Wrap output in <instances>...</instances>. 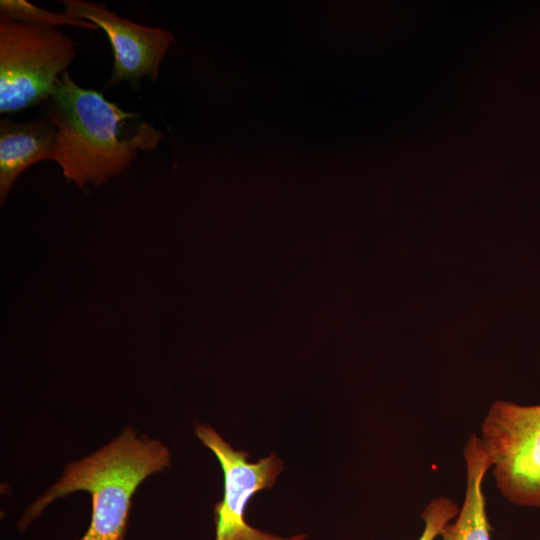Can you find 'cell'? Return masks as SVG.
Wrapping results in <instances>:
<instances>
[{"instance_id":"obj_1","label":"cell","mask_w":540,"mask_h":540,"mask_svg":"<svg viewBox=\"0 0 540 540\" xmlns=\"http://www.w3.org/2000/svg\"><path fill=\"white\" fill-rule=\"evenodd\" d=\"M45 117L57 128L54 161L67 182L80 188L118 175L139 150H154L165 136L147 122L129 125L139 114L122 110L99 91L79 87L67 70L55 81Z\"/></svg>"},{"instance_id":"obj_2","label":"cell","mask_w":540,"mask_h":540,"mask_svg":"<svg viewBox=\"0 0 540 540\" xmlns=\"http://www.w3.org/2000/svg\"><path fill=\"white\" fill-rule=\"evenodd\" d=\"M170 464L166 446L127 428L95 453L68 464L60 479L28 507L17 527L26 530L54 500L83 490L91 494L92 516L76 540H124L137 487Z\"/></svg>"},{"instance_id":"obj_3","label":"cell","mask_w":540,"mask_h":540,"mask_svg":"<svg viewBox=\"0 0 540 540\" xmlns=\"http://www.w3.org/2000/svg\"><path fill=\"white\" fill-rule=\"evenodd\" d=\"M75 42L49 26L0 14V112L15 113L43 101L76 56Z\"/></svg>"},{"instance_id":"obj_4","label":"cell","mask_w":540,"mask_h":540,"mask_svg":"<svg viewBox=\"0 0 540 540\" xmlns=\"http://www.w3.org/2000/svg\"><path fill=\"white\" fill-rule=\"evenodd\" d=\"M480 439L501 494L513 504L540 507V405L494 402Z\"/></svg>"},{"instance_id":"obj_5","label":"cell","mask_w":540,"mask_h":540,"mask_svg":"<svg viewBox=\"0 0 540 540\" xmlns=\"http://www.w3.org/2000/svg\"><path fill=\"white\" fill-rule=\"evenodd\" d=\"M196 435L218 459L224 476L222 500L214 506V540H305L307 535L282 537L252 527L246 522L248 501L259 491L272 488L284 468L281 459L271 454L256 462L248 452L234 449L208 425L197 424Z\"/></svg>"},{"instance_id":"obj_6","label":"cell","mask_w":540,"mask_h":540,"mask_svg":"<svg viewBox=\"0 0 540 540\" xmlns=\"http://www.w3.org/2000/svg\"><path fill=\"white\" fill-rule=\"evenodd\" d=\"M61 2L64 13L89 20L106 32L114 54L113 72L107 88L128 81L137 92L143 77L153 82L157 80L159 65L174 40L170 31L136 24L92 1Z\"/></svg>"},{"instance_id":"obj_7","label":"cell","mask_w":540,"mask_h":540,"mask_svg":"<svg viewBox=\"0 0 540 540\" xmlns=\"http://www.w3.org/2000/svg\"><path fill=\"white\" fill-rule=\"evenodd\" d=\"M56 126L48 119L17 123L1 120L0 200L6 199L17 177L36 162L56 155Z\"/></svg>"},{"instance_id":"obj_8","label":"cell","mask_w":540,"mask_h":540,"mask_svg":"<svg viewBox=\"0 0 540 540\" xmlns=\"http://www.w3.org/2000/svg\"><path fill=\"white\" fill-rule=\"evenodd\" d=\"M466 491L461 510L454 523L445 525L443 540H490L482 484L491 461L480 437L471 434L464 446Z\"/></svg>"},{"instance_id":"obj_9","label":"cell","mask_w":540,"mask_h":540,"mask_svg":"<svg viewBox=\"0 0 540 540\" xmlns=\"http://www.w3.org/2000/svg\"><path fill=\"white\" fill-rule=\"evenodd\" d=\"M0 14L5 15L11 20L31 25L52 27L54 25L65 24L90 30L99 29L91 22L70 17L66 13L50 12L24 0H1Z\"/></svg>"},{"instance_id":"obj_10","label":"cell","mask_w":540,"mask_h":540,"mask_svg":"<svg viewBox=\"0 0 540 540\" xmlns=\"http://www.w3.org/2000/svg\"><path fill=\"white\" fill-rule=\"evenodd\" d=\"M459 511L458 506L447 497L440 496L431 500L422 512L425 527L418 540H434Z\"/></svg>"}]
</instances>
